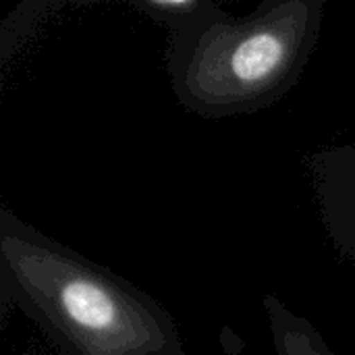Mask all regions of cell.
<instances>
[{"label":"cell","mask_w":355,"mask_h":355,"mask_svg":"<svg viewBox=\"0 0 355 355\" xmlns=\"http://www.w3.org/2000/svg\"><path fill=\"white\" fill-rule=\"evenodd\" d=\"M0 287L64 354L185 355L173 316L127 279L0 210Z\"/></svg>","instance_id":"cell-1"},{"label":"cell","mask_w":355,"mask_h":355,"mask_svg":"<svg viewBox=\"0 0 355 355\" xmlns=\"http://www.w3.org/2000/svg\"><path fill=\"white\" fill-rule=\"evenodd\" d=\"M324 0H266L245 17L210 0L168 35L166 73L177 102L202 119L260 112L287 96L320 40Z\"/></svg>","instance_id":"cell-2"},{"label":"cell","mask_w":355,"mask_h":355,"mask_svg":"<svg viewBox=\"0 0 355 355\" xmlns=\"http://www.w3.org/2000/svg\"><path fill=\"white\" fill-rule=\"evenodd\" d=\"M306 168L329 241L343 260L355 266V144L310 152Z\"/></svg>","instance_id":"cell-3"},{"label":"cell","mask_w":355,"mask_h":355,"mask_svg":"<svg viewBox=\"0 0 355 355\" xmlns=\"http://www.w3.org/2000/svg\"><path fill=\"white\" fill-rule=\"evenodd\" d=\"M262 306L277 355H337L306 316L293 312L277 295L266 293Z\"/></svg>","instance_id":"cell-4"},{"label":"cell","mask_w":355,"mask_h":355,"mask_svg":"<svg viewBox=\"0 0 355 355\" xmlns=\"http://www.w3.org/2000/svg\"><path fill=\"white\" fill-rule=\"evenodd\" d=\"M129 4L171 35L193 25L208 10L210 0H129Z\"/></svg>","instance_id":"cell-5"},{"label":"cell","mask_w":355,"mask_h":355,"mask_svg":"<svg viewBox=\"0 0 355 355\" xmlns=\"http://www.w3.org/2000/svg\"><path fill=\"white\" fill-rule=\"evenodd\" d=\"M60 355H73V354H64V352H62V354H60Z\"/></svg>","instance_id":"cell-6"}]
</instances>
